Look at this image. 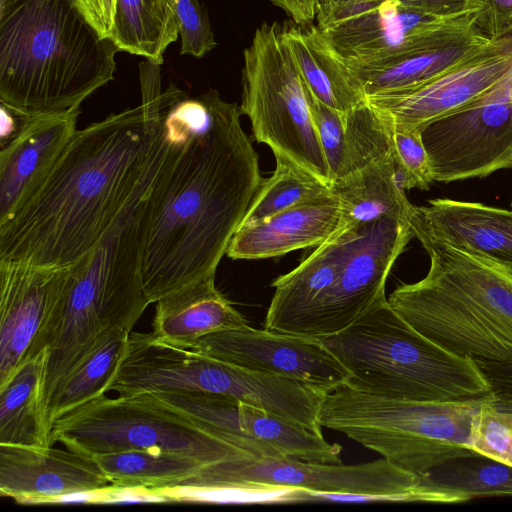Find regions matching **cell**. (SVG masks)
Segmentation results:
<instances>
[{
    "label": "cell",
    "mask_w": 512,
    "mask_h": 512,
    "mask_svg": "<svg viewBox=\"0 0 512 512\" xmlns=\"http://www.w3.org/2000/svg\"><path fill=\"white\" fill-rule=\"evenodd\" d=\"M149 394L252 457L341 463L339 444L329 443L323 434L262 408L214 394Z\"/></svg>",
    "instance_id": "13"
},
{
    "label": "cell",
    "mask_w": 512,
    "mask_h": 512,
    "mask_svg": "<svg viewBox=\"0 0 512 512\" xmlns=\"http://www.w3.org/2000/svg\"><path fill=\"white\" fill-rule=\"evenodd\" d=\"M296 24H311L316 18L319 0H270Z\"/></svg>",
    "instance_id": "42"
},
{
    "label": "cell",
    "mask_w": 512,
    "mask_h": 512,
    "mask_svg": "<svg viewBox=\"0 0 512 512\" xmlns=\"http://www.w3.org/2000/svg\"><path fill=\"white\" fill-rule=\"evenodd\" d=\"M148 192L139 184L98 242L71 265L67 290L39 347L46 350L45 405L103 332H131L150 304L141 273Z\"/></svg>",
    "instance_id": "4"
},
{
    "label": "cell",
    "mask_w": 512,
    "mask_h": 512,
    "mask_svg": "<svg viewBox=\"0 0 512 512\" xmlns=\"http://www.w3.org/2000/svg\"><path fill=\"white\" fill-rule=\"evenodd\" d=\"M69 266L0 260V388L40 353L42 337L67 290Z\"/></svg>",
    "instance_id": "17"
},
{
    "label": "cell",
    "mask_w": 512,
    "mask_h": 512,
    "mask_svg": "<svg viewBox=\"0 0 512 512\" xmlns=\"http://www.w3.org/2000/svg\"><path fill=\"white\" fill-rule=\"evenodd\" d=\"M181 91L76 130L32 193L0 221V260L69 266L102 237L154 156L167 109Z\"/></svg>",
    "instance_id": "2"
},
{
    "label": "cell",
    "mask_w": 512,
    "mask_h": 512,
    "mask_svg": "<svg viewBox=\"0 0 512 512\" xmlns=\"http://www.w3.org/2000/svg\"><path fill=\"white\" fill-rule=\"evenodd\" d=\"M424 476L444 489L460 493L466 501L512 496V466L478 453L447 461Z\"/></svg>",
    "instance_id": "32"
},
{
    "label": "cell",
    "mask_w": 512,
    "mask_h": 512,
    "mask_svg": "<svg viewBox=\"0 0 512 512\" xmlns=\"http://www.w3.org/2000/svg\"><path fill=\"white\" fill-rule=\"evenodd\" d=\"M484 6L437 16L374 0L319 9L317 26L348 65H368L401 55L453 44L478 30Z\"/></svg>",
    "instance_id": "11"
},
{
    "label": "cell",
    "mask_w": 512,
    "mask_h": 512,
    "mask_svg": "<svg viewBox=\"0 0 512 512\" xmlns=\"http://www.w3.org/2000/svg\"><path fill=\"white\" fill-rule=\"evenodd\" d=\"M89 22L103 38H111L117 10V0H73Z\"/></svg>",
    "instance_id": "39"
},
{
    "label": "cell",
    "mask_w": 512,
    "mask_h": 512,
    "mask_svg": "<svg viewBox=\"0 0 512 512\" xmlns=\"http://www.w3.org/2000/svg\"><path fill=\"white\" fill-rule=\"evenodd\" d=\"M180 54L201 58L217 45L206 8L198 0H174Z\"/></svg>",
    "instance_id": "37"
},
{
    "label": "cell",
    "mask_w": 512,
    "mask_h": 512,
    "mask_svg": "<svg viewBox=\"0 0 512 512\" xmlns=\"http://www.w3.org/2000/svg\"><path fill=\"white\" fill-rule=\"evenodd\" d=\"M46 350L0 388V444L50 447L45 405Z\"/></svg>",
    "instance_id": "27"
},
{
    "label": "cell",
    "mask_w": 512,
    "mask_h": 512,
    "mask_svg": "<svg viewBox=\"0 0 512 512\" xmlns=\"http://www.w3.org/2000/svg\"><path fill=\"white\" fill-rule=\"evenodd\" d=\"M22 114L1 103V146L6 144L18 131Z\"/></svg>",
    "instance_id": "43"
},
{
    "label": "cell",
    "mask_w": 512,
    "mask_h": 512,
    "mask_svg": "<svg viewBox=\"0 0 512 512\" xmlns=\"http://www.w3.org/2000/svg\"><path fill=\"white\" fill-rule=\"evenodd\" d=\"M370 1H374V0H319L318 10L360 4V3L370 2Z\"/></svg>",
    "instance_id": "44"
},
{
    "label": "cell",
    "mask_w": 512,
    "mask_h": 512,
    "mask_svg": "<svg viewBox=\"0 0 512 512\" xmlns=\"http://www.w3.org/2000/svg\"><path fill=\"white\" fill-rule=\"evenodd\" d=\"M188 349L268 375L301 382L323 394L348 382L349 373L316 338L250 326L212 333Z\"/></svg>",
    "instance_id": "16"
},
{
    "label": "cell",
    "mask_w": 512,
    "mask_h": 512,
    "mask_svg": "<svg viewBox=\"0 0 512 512\" xmlns=\"http://www.w3.org/2000/svg\"><path fill=\"white\" fill-rule=\"evenodd\" d=\"M414 206L413 236L425 235L487 261L512 276V210L478 202L430 200Z\"/></svg>",
    "instance_id": "19"
},
{
    "label": "cell",
    "mask_w": 512,
    "mask_h": 512,
    "mask_svg": "<svg viewBox=\"0 0 512 512\" xmlns=\"http://www.w3.org/2000/svg\"><path fill=\"white\" fill-rule=\"evenodd\" d=\"M414 237L409 223L382 217L360 223L357 239L337 277L309 312L301 336L340 332L385 296L392 266Z\"/></svg>",
    "instance_id": "14"
},
{
    "label": "cell",
    "mask_w": 512,
    "mask_h": 512,
    "mask_svg": "<svg viewBox=\"0 0 512 512\" xmlns=\"http://www.w3.org/2000/svg\"><path fill=\"white\" fill-rule=\"evenodd\" d=\"M400 5L419 12L446 16L484 6L481 0H396Z\"/></svg>",
    "instance_id": "41"
},
{
    "label": "cell",
    "mask_w": 512,
    "mask_h": 512,
    "mask_svg": "<svg viewBox=\"0 0 512 512\" xmlns=\"http://www.w3.org/2000/svg\"><path fill=\"white\" fill-rule=\"evenodd\" d=\"M484 14L481 23L485 24L487 35L500 39L512 31V0H481Z\"/></svg>",
    "instance_id": "40"
},
{
    "label": "cell",
    "mask_w": 512,
    "mask_h": 512,
    "mask_svg": "<svg viewBox=\"0 0 512 512\" xmlns=\"http://www.w3.org/2000/svg\"><path fill=\"white\" fill-rule=\"evenodd\" d=\"M246 485L278 486L317 492V501L465 502L426 476L407 471L385 458L344 465L286 457L245 456L213 466L205 488Z\"/></svg>",
    "instance_id": "10"
},
{
    "label": "cell",
    "mask_w": 512,
    "mask_h": 512,
    "mask_svg": "<svg viewBox=\"0 0 512 512\" xmlns=\"http://www.w3.org/2000/svg\"><path fill=\"white\" fill-rule=\"evenodd\" d=\"M308 100L332 183L341 176L345 161V113L326 106L309 90Z\"/></svg>",
    "instance_id": "35"
},
{
    "label": "cell",
    "mask_w": 512,
    "mask_h": 512,
    "mask_svg": "<svg viewBox=\"0 0 512 512\" xmlns=\"http://www.w3.org/2000/svg\"><path fill=\"white\" fill-rule=\"evenodd\" d=\"M22 114V113H21ZM80 108L22 114L17 133L0 152V221L32 193L76 132Z\"/></svg>",
    "instance_id": "20"
},
{
    "label": "cell",
    "mask_w": 512,
    "mask_h": 512,
    "mask_svg": "<svg viewBox=\"0 0 512 512\" xmlns=\"http://www.w3.org/2000/svg\"><path fill=\"white\" fill-rule=\"evenodd\" d=\"M345 226L342 208L332 196L240 226L226 255L234 260L277 257L297 249L317 247Z\"/></svg>",
    "instance_id": "22"
},
{
    "label": "cell",
    "mask_w": 512,
    "mask_h": 512,
    "mask_svg": "<svg viewBox=\"0 0 512 512\" xmlns=\"http://www.w3.org/2000/svg\"><path fill=\"white\" fill-rule=\"evenodd\" d=\"M152 334L167 343L189 348L200 338L249 326L210 276L173 291L155 302Z\"/></svg>",
    "instance_id": "23"
},
{
    "label": "cell",
    "mask_w": 512,
    "mask_h": 512,
    "mask_svg": "<svg viewBox=\"0 0 512 512\" xmlns=\"http://www.w3.org/2000/svg\"><path fill=\"white\" fill-rule=\"evenodd\" d=\"M318 340L348 371L346 385L361 393L404 401L492 399L473 358L423 335L386 296L344 330Z\"/></svg>",
    "instance_id": "6"
},
{
    "label": "cell",
    "mask_w": 512,
    "mask_h": 512,
    "mask_svg": "<svg viewBox=\"0 0 512 512\" xmlns=\"http://www.w3.org/2000/svg\"><path fill=\"white\" fill-rule=\"evenodd\" d=\"M511 210H512V201H511Z\"/></svg>",
    "instance_id": "45"
},
{
    "label": "cell",
    "mask_w": 512,
    "mask_h": 512,
    "mask_svg": "<svg viewBox=\"0 0 512 512\" xmlns=\"http://www.w3.org/2000/svg\"><path fill=\"white\" fill-rule=\"evenodd\" d=\"M422 130L392 128V143L404 175L406 190L413 188L427 190L434 181L429 157L422 140Z\"/></svg>",
    "instance_id": "36"
},
{
    "label": "cell",
    "mask_w": 512,
    "mask_h": 512,
    "mask_svg": "<svg viewBox=\"0 0 512 512\" xmlns=\"http://www.w3.org/2000/svg\"><path fill=\"white\" fill-rule=\"evenodd\" d=\"M346 225L394 217L409 223L413 207L405 194L403 172L395 151L333 181Z\"/></svg>",
    "instance_id": "25"
},
{
    "label": "cell",
    "mask_w": 512,
    "mask_h": 512,
    "mask_svg": "<svg viewBox=\"0 0 512 512\" xmlns=\"http://www.w3.org/2000/svg\"><path fill=\"white\" fill-rule=\"evenodd\" d=\"M240 105L217 90L180 93L164 117L167 149L150 187L141 273L149 303L215 276L262 181Z\"/></svg>",
    "instance_id": "1"
},
{
    "label": "cell",
    "mask_w": 512,
    "mask_h": 512,
    "mask_svg": "<svg viewBox=\"0 0 512 512\" xmlns=\"http://www.w3.org/2000/svg\"><path fill=\"white\" fill-rule=\"evenodd\" d=\"M404 401L347 385L324 394L318 421L382 458L424 476L455 458L475 453L469 444L474 415L484 401Z\"/></svg>",
    "instance_id": "7"
},
{
    "label": "cell",
    "mask_w": 512,
    "mask_h": 512,
    "mask_svg": "<svg viewBox=\"0 0 512 512\" xmlns=\"http://www.w3.org/2000/svg\"><path fill=\"white\" fill-rule=\"evenodd\" d=\"M430 258L426 276L387 298L409 324L474 360L512 362V276L445 243L415 236Z\"/></svg>",
    "instance_id": "5"
},
{
    "label": "cell",
    "mask_w": 512,
    "mask_h": 512,
    "mask_svg": "<svg viewBox=\"0 0 512 512\" xmlns=\"http://www.w3.org/2000/svg\"><path fill=\"white\" fill-rule=\"evenodd\" d=\"M475 361L490 384L492 404L512 411V362Z\"/></svg>",
    "instance_id": "38"
},
{
    "label": "cell",
    "mask_w": 512,
    "mask_h": 512,
    "mask_svg": "<svg viewBox=\"0 0 512 512\" xmlns=\"http://www.w3.org/2000/svg\"><path fill=\"white\" fill-rule=\"evenodd\" d=\"M241 113L257 142L331 184L312 118L308 89L277 22L259 26L244 50Z\"/></svg>",
    "instance_id": "9"
},
{
    "label": "cell",
    "mask_w": 512,
    "mask_h": 512,
    "mask_svg": "<svg viewBox=\"0 0 512 512\" xmlns=\"http://www.w3.org/2000/svg\"><path fill=\"white\" fill-rule=\"evenodd\" d=\"M112 483L93 456L68 448L0 444V494L20 504H55Z\"/></svg>",
    "instance_id": "18"
},
{
    "label": "cell",
    "mask_w": 512,
    "mask_h": 512,
    "mask_svg": "<svg viewBox=\"0 0 512 512\" xmlns=\"http://www.w3.org/2000/svg\"><path fill=\"white\" fill-rule=\"evenodd\" d=\"M512 76L474 103L422 130L434 181L486 177L512 168Z\"/></svg>",
    "instance_id": "12"
},
{
    "label": "cell",
    "mask_w": 512,
    "mask_h": 512,
    "mask_svg": "<svg viewBox=\"0 0 512 512\" xmlns=\"http://www.w3.org/2000/svg\"><path fill=\"white\" fill-rule=\"evenodd\" d=\"M282 36L300 77L316 99L342 113L365 100L317 25H282Z\"/></svg>",
    "instance_id": "26"
},
{
    "label": "cell",
    "mask_w": 512,
    "mask_h": 512,
    "mask_svg": "<svg viewBox=\"0 0 512 512\" xmlns=\"http://www.w3.org/2000/svg\"><path fill=\"white\" fill-rule=\"evenodd\" d=\"M93 457L114 486L153 492L193 488L210 469L195 458L160 450H128Z\"/></svg>",
    "instance_id": "29"
},
{
    "label": "cell",
    "mask_w": 512,
    "mask_h": 512,
    "mask_svg": "<svg viewBox=\"0 0 512 512\" xmlns=\"http://www.w3.org/2000/svg\"><path fill=\"white\" fill-rule=\"evenodd\" d=\"M119 51L73 0H0V102L19 113L80 108L114 79Z\"/></svg>",
    "instance_id": "3"
},
{
    "label": "cell",
    "mask_w": 512,
    "mask_h": 512,
    "mask_svg": "<svg viewBox=\"0 0 512 512\" xmlns=\"http://www.w3.org/2000/svg\"><path fill=\"white\" fill-rule=\"evenodd\" d=\"M129 333L121 328L103 332L89 352L55 386L46 401L51 430L56 420L107 392L124 356Z\"/></svg>",
    "instance_id": "28"
},
{
    "label": "cell",
    "mask_w": 512,
    "mask_h": 512,
    "mask_svg": "<svg viewBox=\"0 0 512 512\" xmlns=\"http://www.w3.org/2000/svg\"><path fill=\"white\" fill-rule=\"evenodd\" d=\"M178 36L174 0H117L111 39L120 51L162 64Z\"/></svg>",
    "instance_id": "30"
},
{
    "label": "cell",
    "mask_w": 512,
    "mask_h": 512,
    "mask_svg": "<svg viewBox=\"0 0 512 512\" xmlns=\"http://www.w3.org/2000/svg\"><path fill=\"white\" fill-rule=\"evenodd\" d=\"M512 76V32L413 89L367 97L392 128L423 129L474 103Z\"/></svg>",
    "instance_id": "15"
},
{
    "label": "cell",
    "mask_w": 512,
    "mask_h": 512,
    "mask_svg": "<svg viewBox=\"0 0 512 512\" xmlns=\"http://www.w3.org/2000/svg\"><path fill=\"white\" fill-rule=\"evenodd\" d=\"M275 160V170L269 178L263 179L240 226L333 196L327 183L301 166L279 155L275 156Z\"/></svg>",
    "instance_id": "31"
},
{
    "label": "cell",
    "mask_w": 512,
    "mask_h": 512,
    "mask_svg": "<svg viewBox=\"0 0 512 512\" xmlns=\"http://www.w3.org/2000/svg\"><path fill=\"white\" fill-rule=\"evenodd\" d=\"M360 224L346 225L290 272L276 278L264 328L301 336L315 303L330 287L359 234Z\"/></svg>",
    "instance_id": "21"
},
{
    "label": "cell",
    "mask_w": 512,
    "mask_h": 512,
    "mask_svg": "<svg viewBox=\"0 0 512 512\" xmlns=\"http://www.w3.org/2000/svg\"><path fill=\"white\" fill-rule=\"evenodd\" d=\"M393 151L391 126L365 100L345 113V161L340 177Z\"/></svg>",
    "instance_id": "33"
},
{
    "label": "cell",
    "mask_w": 512,
    "mask_h": 512,
    "mask_svg": "<svg viewBox=\"0 0 512 512\" xmlns=\"http://www.w3.org/2000/svg\"><path fill=\"white\" fill-rule=\"evenodd\" d=\"M484 401L473 417L469 435L471 449L512 466V411Z\"/></svg>",
    "instance_id": "34"
},
{
    "label": "cell",
    "mask_w": 512,
    "mask_h": 512,
    "mask_svg": "<svg viewBox=\"0 0 512 512\" xmlns=\"http://www.w3.org/2000/svg\"><path fill=\"white\" fill-rule=\"evenodd\" d=\"M493 39L479 29L433 50L390 58L368 65L345 64L350 80L364 98L396 94L418 87L487 46Z\"/></svg>",
    "instance_id": "24"
},
{
    "label": "cell",
    "mask_w": 512,
    "mask_h": 512,
    "mask_svg": "<svg viewBox=\"0 0 512 512\" xmlns=\"http://www.w3.org/2000/svg\"><path fill=\"white\" fill-rule=\"evenodd\" d=\"M55 443L89 456L160 450L195 458L209 468L251 456L149 393L117 398L99 396L55 421L51 445Z\"/></svg>",
    "instance_id": "8"
}]
</instances>
